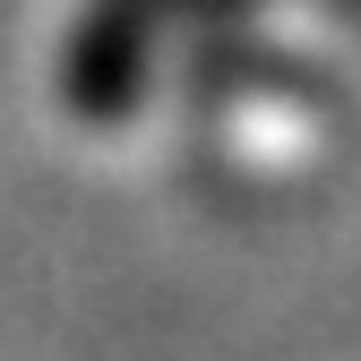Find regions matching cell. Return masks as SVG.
<instances>
[{
    "label": "cell",
    "instance_id": "1",
    "mask_svg": "<svg viewBox=\"0 0 361 361\" xmlns=\"http://www.w3.org/2000/svg\"><path fill=\"white\" fill-rule=\"evenodd\" d=\"M172 0H95L69 35V104L78 121H129L155 69V35Z\"/></svg>",
    "mask_w": 361,
    "mask_h": 361
}]
</instances>
